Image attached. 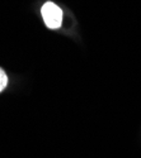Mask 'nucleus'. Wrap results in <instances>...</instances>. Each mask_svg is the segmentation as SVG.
Wrapping results in <instances>:
<instances>
[{
    "mask_svg": "<svg viewBox=\"0 0 141 158\" xmlns=\"http://www.w3.org/2000/svg\"><path fill=\"white\" fill-rule=\"evenodd\" d=\"M7 85H8V76H7L5 71L0 67V93L7 87Z\"/></svg>",
    "mask_w": 141,
    "mask_h": 158,
    "instance_id": "obj_2",
    "label": "nucleus"
},
{
    "mask_svg": "<svg viewBox=\"0 0 141 158\" xmlns=\"http://www.w3.org/2000/svg\"><path fill=\"white\" fill-rule=\"evenodd\" d=\"M41 14L45 20V24L50 29H57L62 23V10L54 3L47 2L41 9Z\"/></svg>",
    "mask_w": 141,
    "mask_h": 158,
    "instance_id": "obj_1",
    "label": "nucleus"
}]
</instances>
